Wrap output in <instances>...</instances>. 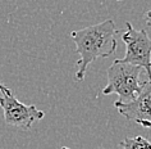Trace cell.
Listing matches in <instances>:
<instances>
[{"instance_id":"1","label":"cell","mask_w":151,"mask_h":149,"mask_svg":"<svg viewBox=\"0 0 151 149\" xmlns=\"http://www.w3.org/2000/svg\"><path fill=\"white\" fill-rule=\"evenodd\" d=\"M114 21L106 20L101 23L88 26L78 31H72L70 37L76 44V52L80 54L77 62L76 80L85 78L88 66L99 58H108L113 55L118 48Z\"/></svg>"},{"instance_id":"2","label":"cell","mask_w":151,"mask_h":149,"mask_svg":"<svg viewBox=\"0 0 151 149\" xmlns=\"http://www.w3.org/2000/svg\"><path fill=\"white\" fill-rule=\"evenodd\" d=\"M142 68L134 64L115 59L108 68V85L103 89L104 95L116 94L118 102L127 103L132 100L141 89L139 75Z\"/></svg>"},{"instance_id":"3","label":"cell","mask_w":151,"mask_h":149,"mask_svg":"<svg viewBox=\"0 0 151 149\" xmlns=\"http://www.w3.org/2000/svg\"><path fill=\"white\" fill-rule=\"evenodd\" d=\"M126 32L122 35L126 44V55L122 60L141 67L151 80V39L146 30H136L129 22H126Z\"/></svg>"},{"instance_id":"4","label":"cell","mask_w":151,"mask_h":149,"mask_svg":"<svg viewBox=\"0 0 151 149\" xmlns=\"http://www.w3.org/2000/svg\"><path fill=\"white\" fill-rule=\"evenodd\" d=\"M0 107L4 112V122L8 126L29 130L33 122L42 120L45 113L37 109L33 104H24L19 102L12 93L0 91Z\"/></svg>"},{"instance_id":"5","label":"cell","mask_w":151,"mask_h":149,"mask_svg":"<svg viewBox=\"0 0 151 149\" xmlns=\"http://www.w3.org/2000/svg\"><path fill=\"white\" fill-rule=\"evenodd\" d=\"M114 107L127 120L141 122L151 120V80L141 82V89L137 95L127 103L116 100Z\"/></svg>"},{"instance_id":"6","label":"cell","mask_w":151,"mask_h":149,"mask_svg":"<svg viewBox=\"0 0 151 149\" xmlns=\"http://www.w3.org/2000/svg\"><path fill=\"white\" fill-rule=\"evenodd\" d=\"M119 147L123 149H151V143L143 136L126 137L119 143Z\"/></svg>"},{"instance_id":"7","label":"cell","mask_w":151,"mask_h":149,"mask_svg":"<svg viewBox=\"0 0 151 149\" xmlns=\"http://www.w3.org/2000/svg\"><path fill=\"white\" fill-rule=\"evenodd\" d=\"M145 23L149 26V27H151V9L149 12H146V14H145Z\"/></svg>"},{"instance_id":"8","label":"cell","mask_w":151,"mask_h":149,"mask_svg":"<svg viewBox=\"0 0 151 149\" xmlns=\"http://www.w3.org/2000/svg\"><path fill=\"white\" fill-rule=\"evenodd\" d=\"M138 125H141L142 127H146V129H151V120L150 121H141V122H138Z\"/></svg>"},{"instance_id":"9","label":"cell","mask_w":151,"mask_h":149,"mask_svg":"<svg viewBox=\"0 0 151 149\" xmlns=\"http://www.w3.org/2000/svg\"><path fill=\"white\" fill-rule=\"evenodd\" d=\"M0 91H3V93H12V91H10V90H9L6 86L3 85L1 82H0Z\"/></svg>"},{"instance_id":"10","label":"cell","mask_w":151,"mask_h":149,"mask_svg":"<svg viewBox=\"0 0 151 149\" xmlns=\"http://www.w3.org/2000/svg\"><path fill=\"white\" fill-rule=\"evenodd\" d=\"M60 149H69V148H68V147H63V148H60Z\"/></svg>"},{"instance_id":"11","label":"cell","mask_w":151,"mask_h":149,"mask_svg":"<svg viewBox=\"0 0 151 149\" xmlns=\"http://www.w3.org/2000/svg\"><path fill=\"white\" fill-rule=\"evenodd\" d=\"M118 1H122V0H118Z\"/></svg>"}]
</instances>
